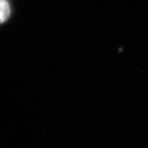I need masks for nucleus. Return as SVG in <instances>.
I'll return each mask as SVG.
<instances>
[{"instance_id":"f257e3e1","label":"nucleus","mask_w":148,"mask_h":148,"mask_svg":"<svg viewBox=\"0 0 148 148\" xmlns=\"http://www.w3.org/2000/svg\"><path fill=\"white\" fill-rule=\"evenodd\" d=\"M11 14V8L8 0H0V24L5 22Z\"/></svg>"}]
</instances>
